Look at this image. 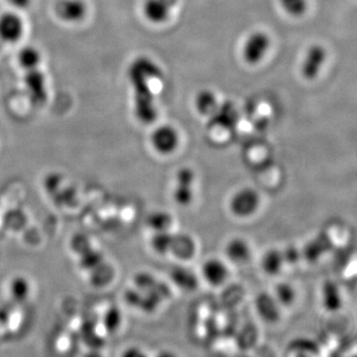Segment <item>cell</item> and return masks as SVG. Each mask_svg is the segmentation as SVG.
Returning <instances> with one entry per match:
<instances>
[{"label":"cell","mask_w":357,"mask_h":357,"mask_svg":"<svg viewBox=\"0 0 357 357\" xmlns=\"http://www.w3.org/2000/svg\"><path fill=\"white\" fill-rule=\"evenodd\" d=\"M128 75L133 91L136 119L143 124L154 123L158 116L155 105L154 83L163 77L161 68L151 58L140 56L129 65Z\"/></svg>","instance_id":"1"},{"label":"cell","mask_w":357,"mask_h":357,"mask_svg":"<svg viewBox=\"0 0 357 357\" xmlns=\"http://www.w3.org/2000/svg\"><path fill=\"white\" fill-rule=\"evenodd\" d=\"M261 206L259 192L250 187L237 190L229 199V208L231 215L241 220L255 215Z\"/></svg>","instance_id":"2"},{"label":"cell","mask_w":357,"mask_h":357,"mask_svg":"<svg viewBox=\"0 0 357 357\" xmlns=\"http://www.w3.org/2000/svg\"><path fill=\"white\" fill-rule=\"evenodd\" d=\"M197 175L190 167H182L175 175V185L172 191L174 203L181 208L191 206L195 199V185Z\"/></svg>","instance_id":"3"},{"label":"cell","mask_w":357,"mask_h":357,"mask_svg":"<svg viewBox=\"0 0 357 357\" xmlns=\"http://www.w3.org/2000/svg\"><path fill=\"white\" fill-rule=\"evenodd\" d=\"M24 88L26 95L33 105L40 107L48 100L46 76L39 68L25 70Z\"/></svg>","instance_id":"4"},{"label":"cell","mask_w":357,"mask_h":357,"mask_svg":"<svg viewBox=\"0 0 357 357\" xmlns=\"http://www.w3.org/2000/svg\"><path fill=\"white\" fill-rule=\"evenodd\" d=\"M150 143L157 154L169 156L175 153L180 144L177 129L171 126H161L155 129L150 137Z\"/></svg>","instance_id":"5"},{"label":"cell","mask_w":357,"mask_h":357,"mask_svg":"<svg viewBox=\"0 0 357 357\" xmlns=\"http://www.w3.org/2000/svg\"><path fill=\"white\" fill-rule=\"evenodd\" d=\"M271 44V39L263 31L253 32L249 35L243 47V57L245 62L256 65L261 62Z\"/></svg>","instance_id":"6"},{"label":"cell","mask_w":357,"mask_h":357,"mask_svg":"<svg viewBox=\"0 0 357 357\" xmlns=\"http://www.w3.org/2000/svg\"><path fill=\"white\" fill-rule=\"evenodd\" d=\"M24 21L20 14L7 11L0 14V39L6 43H16L24 35Z\"/></svg>","instance_id":"7"},{"label":"cell","mask_w":357,"mask_h":357,"mask_svg":"<svg viewBox=\"0 0 357 357\" xmlns=\"http://www.w3.org/2000/svg\"><path fill=\"white\" fill-rule=\"evenodd\" d=\"M88 6L84 0H60L55 7L59 20L73 24L82 22L88 15Z\"/></svg>","instance_id":"8"},{"label":"cell","mask_w":357,"mask_h":357,"mask_svg":"<svg viewBox=\"0 0 357 357\" xmlns=\"http://www.w3.org/2000/svg\"><path fill=\"white\" fill-rule=\"evenodd\" d=\"M177 3L178 0H145L143 14L149 22L161 24L168 20Z\"/></svg>","instance_id":"9"},{"label":"cell","mask_w":357,"mask_h":357,"mask_svg":"<svg viewBox=\"0 0 357 357\" xmlns=\"http://www.w3.org/2000/svg\"><path fill=\"white\" fill-rule=\"evenodd\" d=\"M326 60V50L325 47L319 44L312 45L307 49L306 56L303 61V76L307 79H314L319 76L321 68L325 65Z\"/></svg>","instance_id":"10"},{"label":"cell","mask_w":357,"mask_h":357,"mask_svg":"<svg viewBox=\"0 0 357 357\" xmlns=\"http://www.w3.org/2000/svg\"><path fill=\"white\" fill-rule=\"evenodd\" d=\"M202 277L208 285L218 287L229 278V271L227 265L218 258H208L202 265Z\"/></svg>","instance_id":"11"},{"label":"cell","mask_w":357,"mask_h":357,"mask_svg":"<svg viewBox=\"0 0 357 357\" xmlns=\"http://www.w3.org/2000/svg\"><path fill=\"white\" fill-rule=\"evenodd\" d=\"M255 307L260 318L266 323L274 324L280 319L281 306L271 294L260 293L256 298Z\"/></svg>","instance_id":"12"},{"label":"cell","mask_w":357,"mask_h":357,"mask_svg":"<svg viewBox=\"0 0 357 357\" xmlns=\"http://www.w3.org/2000/svg\"><path fill=\"white\" fill-rule=\"evenodd\" d=\"M227 259L234 264H244L250 259V244L243 237H232L225 246Z\"/></svg>","instance_id":"13"},{"label":"cell","mask_w":357,"mask_h":357,"mask_svg":"<svg viewBox=\"0 0 357 357\" xmlns=\"http://www.w3.org/2000/svg\"><path fill=\"white\" fill-rule=\"evenodd\" d=\"M321 302L325 311L335 312L342 307V291L337 284L332 280L326 281L321 291Z\"/></svg>","instance_id":"14"},{"label":"cell","mask_w":357,"mask_h":357,"mask_svg":"<svg viewBox=\"0 0 357 357\" xmlns=\"http://www.w3.org/2000/svg\"><path fill=\"white\" fill-rule=\"evenodd\" d=\"M197 245L192 237L188 234H174L170 253L180 260H189L196 255Z\"/></svg>","instance_id":"15"},{"label":"cell","mask_w":357,"mask_h":357,"mask_svg":"<svg viewBox=\"0 0 357 357\" xmlns=\"http://www.w3.org/2000/svg\"><path fill=\"white\" fill-rule=\"evenodd\" d=\"M171 280L175 284L176 287L184 291H194L198 287V278L196 274L188 267L175 266L170 273Z\"/></svg>","instance_id":"16"},{"label":"cell","mask_w":357,"mask_h":357,"mask_svg":"<svg viewBox=\"0 0 357 357\" xmlns=\"http://www.w3.org/2000/svg\"><path fill=\"white\" fill-rule=\"evenodd\" d=\"M285 260L283 253L279 249L271 248L263 255L261 258V269L268 276H277L283 270Z\"/></svg>","instance_id":"17"},{"label":"cell","mask_w":357,"mask_h":357,"mask_svg":"<svg viewBox=\"0 0 357 357\" xmlns=\"http://www.w3.org/2000/svg\"><path fill=\"white\" fill-rule=\"evenodd\" d=\"M331 248H332V243L330 238L326 236H319L307 243L303 251V255L309 261L314 262L326 255Z\"/></svg>","instance_id":"18"},{"label":"cell","mask_w":357,"mask_h":357,"mask_svg":"<svg viewBox=\"0 0 357 357\" xmlns=\"http://www.w3.org/2000/svg\"><path fill=\"white\" fill-rule=\"evenodd\" d=\"M18 63L24 70L37 69L42 63V54L34 46H25L18 53Z\"/></svg>","instance_id":"19"},{"label":"cell","mask_w":357,"mask_h":357,"mask_svg":"<svg viewBox=\"0 0 357 357\" xmlns=\"http://www.w3.org/2000/svg\"><path fill=\"white\" fill-rule=\"evenodd\" d=\"M146 225L153 232L171 230L173 225V217L167 211H153L148 215Z\"/></svg>","instance_id":"20"},{"label":"cell","mask_w":357,"mask_h":357,"mask_svg":"<svg viewBox=\"0 0 357 357\" xmlns=\"http://www.w3.org/2000/svg\"><path fill=\"white\" fill-rule=\"evenodd\" d=\"M173 238L174 232L171 230L154 232L151 238V248L160 255H168L172 248Z\"/></svg>","instance_id":"21"},{"label":"cell","mask_w":357,"mask_h":357,"mask_svg":"<svg viewBox=\"0 0 357 357\" xmlns=\"http://www.w3.org/2000/svg\"><path fill=\"white\" fill-rule=\"evenodd\" d=\"M195 107L201 114H211L217 107V98L211 91L204 89L197 95L196 100H195Z\"/></svg>","instance_id":"22"},{"label":"cell","mask_w":357,"mask_h":357,"mask_svg":"<svg viewBox=\"0 0 357 357\" xmlns=\"http://www.w3.org/2000/svg\"><path fill=\"white\" fill-rule=\"evenodd\" d=\"M273 296L281 307H290L296 300V291L291 284L281 282L275 286Z\"/></svg>","instance_id":"23"},{"label":"cell","mask_w":357,"mask_h":357,"mask_svg":"<svg viewBox=\"0 0 357 357\" xmlns=\"http://www.w3.org/2000/svg\"><path fill=\"white\" fill-rule=\"evenodd\" d=\"M11 297L16 301L27 299L30 293V285L24 277H15L9 285Z\"/></svg>","instance_id":"24"},{"label":"cell","mask_w":357,"mask_h":357,"mask_svg":"<svg viewBox=\"0 0 357 357\" xmlns=\"http://www.w3.org/2000/svg\"><path fill=\"white\" fill-rule=\"evenodd\" d=\"M279 2L286 13L296 17L302 16L307 11V0H279Z\"/></svg>","instance_id":"25"},{"label":"cell","mask_w":357,"mask_h":357,"mask_svg":"<svg viewBox=\"0 0 357 357\" xmlns=\"http://www.w3.org/2000/svg\"><path fill=\"white\" fill-rule=\"evenodd\" d=\"M282 253H283L285 264L293 265L299 261L301 257L300 251L297 248H294V246H288L287 248L282 250Z\"/></svg>","instance_id":"26"},{"label":"cell","mask_w":357,"mask_h":357,"mask_svg":"<svg viewBox=\"0 0 357 357\" xmlns=\"http://www.w3.org/2000/svg\"><path fill=\"white\" fill-rule=\"evenodd\" d=\"M6 1L16 9H27L32 3V0H6Z\"/></svg>","instance_id":"27"}]
</instances>
